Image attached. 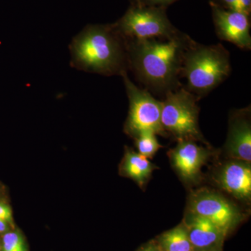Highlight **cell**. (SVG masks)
<instances>
[{
  "instance_id": "6da1fadb",
  "label": "cell",
  "mask_w": 251,
  "mask_h": 251,
  "mask_svg": "<svg viewBox=\"0 0 251 251\" xmlns=\"http://www.w3.org/2000/svg\"><path fill=\"white\" fill-rule=\"evenodd\" d=\"M191 40L179 35L170 39L132 41L128 48L130 64L145 85L172 90L179 83L184 52Z\"/></svg>"
},
{
  "instance_id": "7a4b0ae2",
  "label": "cell",
  "mask_w": 251,
  "mask_h": 251,
  "mask_svg": "<svg viewBox=\"0 0 251 251\" xmlns=\"http://www.w3.org/2000/svg\"><path fill=\"white\" fill-rule=\"evenodd\" d=\"M231 73L229 53L224 46H204L191 40L183 57L181 75L187 89L196 97H204L215 89Z\"/></svg>"
},
{
  "instance_id": "3957f363",
  "label": "cell",
  "mask_w": 251,
  "mask_h": 251,
  "mask_svg": "<svg viewBox=\"0 0 251 251\" xmlns=\"http://www.w3.org/2000/svg\"><path fill=\"white\" fill-rule=\"evenodd\" d=\"M72 52L75 62L86 70L105 75L125 72L120 39L104 28L86 29L74 40Z\"/></svg>"
},
{
  "instance_id": "277c9868",
  "label": "cell",
  "mask_w": 251,
  "mask_h": 251,
  "mask_svg": "<svg viewBox=\"0 0 251 251\" xmlns=\"http://www.w3.org/2000/svg\"><path fill=\"white\" fill-rule=\"evenodd\" d=\"M198 97L185 88L168 90L162 102L161 125L166 133L176 139L191 140L207 143L199 125Z\"/></svg>"
},
{
  "instance_id": "5b68a950",
  "label": "cell",
  "mask_w": 251,
  "mask_h": 251,
  "mask_svg": "<svg viewBox=\"0 0 251 251\" xmlns=\"http://www.w3.org/2000/svg\"><path fill=\"white\" fill-rule=\"evenodd\" d=\"M129 99V112L125 130L135 138L143 132L166 135L161 125L162 102L153 98L148 91L138 88L130 81L126 73H122Z\"/></svg>"
},
{
  "instance_id": "8992f818",
  "label": "cell",
  "mask_w": 251,
  "mask_h": 251,
  "mask_svg": "<svg viewBox=\"0 0 251 251\" xmlns=\"http://www.w3.org/2000/svg\"><path fill=\"white\" fill-rule=\"evenodd\" d=\"M187 211L209 220L227 235L244 219L242 211L233 202L206 188H200L191 193Z\"/></svg>"
},
{
  "instance_id": "52a82bcc",
  "label": "cell",
  "mask_w": 251,
  "mask_h": 251,
  "mask_svg": "<svg viewBox=\"0 0 251 251\" xmlns=\"http://www.w3.org/2000/svg\"><path fill=\"white\" fill-rule=\"evenodd\" d=\"M121 29L132 41L170 39L178 36L164 15L157 10H130L121 22Z\"/></svg>"
},
{
  "instance_id": "ba28073f",
  "label": "cell",
  "mask_w": 251,
  "mask_h": 251,
  "mask_svg": "<svg viewBox=\"0 0 251 251\" xmlns=\"http://www.w3.org/2000/svg\"><path fill=\"white\" fill-rule=\"evenodd\" d=\"M168 156L180 177L186 182L193 183L200 179L201 169L212 156V151L198 145L194 140H181L170 150Z\"/></svg>"
},
{
  "instance_id": "9c48e42d",
  "label": "cell",
  "mask_w": 251,
  "mask_h": 251,
  "mask_svg": "<svg viewBox=\"0 0 251 251\" xmlns=\"http://www.w3.org/2000/svg\"><path fill=\"white\" fill-rule=\"evenodd\" d=\"M214 181L232 197L249 202L251 198V163L232 159L223 163L214 173Z\"/></svg>"
},
{
  "instance_id": "30bf717a",
  "label": "cell",
  "mask_w": 251,
  "mask_h": 251,
  "mask_svg": "<svg viewBox=\"0 0 251 251\" xmlns=\"http://www.w3.org/2000/svg\"><path fill=\"white\" fill-rule=\"evenodd\" d=\"M216 32L221 40L232 43L242 50H251L250 23L247 15L226 11L214 6Z\"/></svg>"
},
{
  "instance_id": "8fae6325",
  "label": "cell",
  "mask_w": 251,
  "mask_h": 251,
  "mask_svg": "<svg viewBox=\"0 0 251 251\" xmlns=\"http://www.w3.org/2000/svg\"><path fill=\"white\" fill-rule=\"evenodd\" d=\"M182 223L194 251L222 249L227 235L209 220L187 211Z\"/></svg>"
},
{
  "instance_id": "7c38bea8",
  "label": "cell",
  "mask_w": 251,
  "mask_h": 251,
  "mask_svg": "<svg viewBox=\"0 0 251 251\" xmlns=\"http://www.w3.org/2000/svg\"><path fill=\"white\" fill-rule=\"evenodd\" d=\"M250 108L234 112L229 120L226 152L232 159L251 161Z\"/></svg>"
},
{
  "instance_id": "4fadbf2b",
  "label": "cell",
  "mask_w": 251,
  "mask_h": 251,
  "mask_svg": "<svg viewBox=\"0 0 251 251\" xmlns=\"http://www.w3.org/2000/svg\"><path fill=\"white\" fill-rule=\"evenodd\" d=\"M156 168L149 158L133 150H127L120 166V173L143 188Z\"/></svg>"
},
{
  "instance_id": "5bb4252c",
  "label": "cell",
  "mask_w": 251,
  "mask_h": 251,
  "mask_svg": "<svg viewBox=\"0 0 251 251\" xmlns=\"http://www.w3.org/2000/svg\"><path fill=\"white\" fill-rule=\"evenodd\" d=\"M156 241L162 251H194L183 223L163 232Z\"/></svg>"
},
{
  "instance_id": "9a60e30c",
  "label": "cell",
  "mask_w": 251,
  "mask_h": 251,
  "mask_svg": "<svg viewBox=\"0 0 251 251\" xmlns=\"http://www.w3.org/2000/svg\"><path fill=\"white\" fill-rule=\"evenodd\" d=\"M135 140L138 152L148 158L154 156L162 148L157 140L156 134L152 132H143L135 137Z\"/></svg>"
},
{
  "instance_id": "2e32d148",
  "label": "cell",
  "mask_w": 251,
  "mask_h": 251,
  "mask_svg": "<svg viewBox=\"0 0 251 251\" xmlns=\"http://www.w3.org/2000/svg\"><path fill=\"white\" fill-rule=\"evenodd\" d=\"M1 251H28L25 241L18 231H8L2 237Z\"/></svg>"
},
{
  "instance_id": "e0dca14e",
  "label": "cell",
  "mask_w": 251,
  "mask_h": 251,
  "mask_svg": "<svg viewBox=\"0 0 251 251\" xmlns=\"http://www.w3.org/2000/svg\"><path fill=\"white\" fill-rule=\"evenodd\" d=\"M0 219L12 224L13 216L11 208L3 203H0Z\"/></svg>"
},
{
  "instance_id": "ac0fdd59",
  "label": "cell",
  "mask_w": 251,
  "mask_h": 251,
  "mask_svg": "<svg viewBox=\"0 0 251 251\" xmlns=\"http://www.w3.org/2000/svg\"><path fill=\"white\" fill-rule=\"evenodd\" d=\"M224 1L226 5L228 6L230 11L242 13V9H241V0H224Z\"/></svg>"
},
{
  "instance_id": "d6986e66",
  "label": "cell",
  "mask_w": 251,
  "mask_h": 251,
  "mask_svg": "<svg viewBox=\"0 0 251 251\" xmlns=\"http://www.w3.org/2000/svg\"><path fill=\"white\" fill-rule=\"evenodd\" d=\"M138 251H162L156 240L151 241L140 247Z\"/></svg>"
},
{
  "instance_id": "ffe728a7",
  "label": "cell",
  "mask_w": 251,
  "mask_h": 251,
  "mask_svg": "<svg viewBox=\"0 0 251 251\" xmlns=\"http://www.w3.org/2000/svg\"><path fill=\"white\" fill-rule=\"evenodd\" d=\"M9 223L0 219V233L8 232L9 229Z\"/></svg>"
},
{
  "instance_id": "44dd1931",
  "label": "cell",
  "mask_w": 251,
  "mask_h": 251,
  "mask_svg": "<svg viewBox=\"0 0 251 251\" xmlns=\"http://www.w3.org/2000/svg\"><path fill=\"white\" fill-rule=\"evenodd\" d=\"M153 1H156V2H168L171 1L172 0H152Z\"/></svg>"
},
{
  "instance_id": "7402d4cb",
  "label": "cell",
  "mask_w": 251,
  "mask_h": 251,
  "mask_svg": "<svg viewBox=\"0 0 251 251\" xmlns=\"http://www.w3.org/2000/svg\"><path fill=\"white\" fill-rule=\"evenodd\" d=\"M222 251V249H218V250H212V251Z\"/></svg>"
},
{
  "instance_id": "603a6c76",
  "label": "cell",
  "mask_w": 251,
  "mask_h": 251,
  "mask_svg": "<svg viewBox=\"0 0 251 251\" xmlns=\"http://www.w3.org/2000/svg\"><path fill=\"white\" fill-rule=\"evenodd\" d=\"M1 244H0V251H1Z\"/></svg>"
}]
</instances>
